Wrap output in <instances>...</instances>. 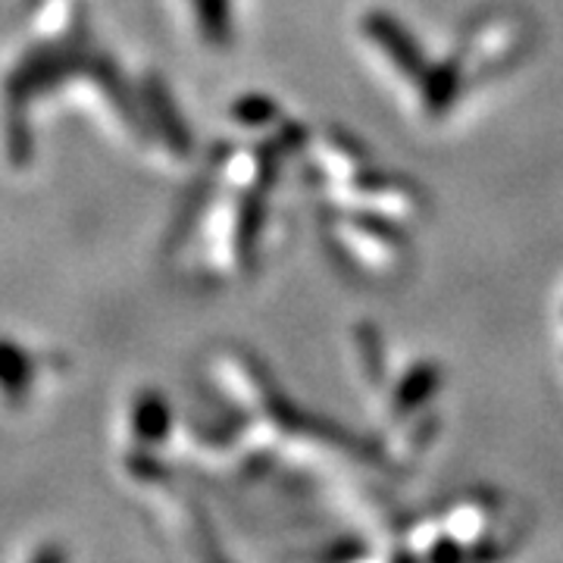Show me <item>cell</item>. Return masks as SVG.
Wrapping results in <instances>:
<instances>
[{
  "label": "cell",
  "mask_w": 563,
  "mask_h": 563,
  "mask_svg": "<svg viewBox=\"0 0 563 563\" xmlns=\"http://www.w3.org/2000/svg\"><path fill=\"white\" fill-rule=\"evenodd\" d=\"M29 376H32V366H29L25 351L16 344L0 342V391L10 398H20L29 385Z\"/></svg>",
  "instance_id": "1"
}]
</instances>
